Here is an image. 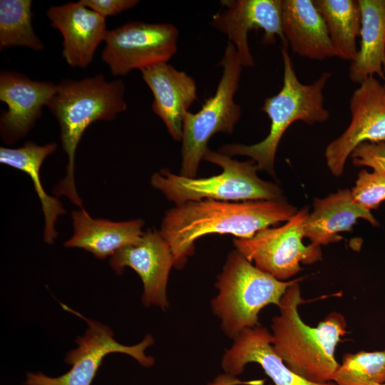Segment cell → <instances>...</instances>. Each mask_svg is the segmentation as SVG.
Returning a JSON list of instances; mask_svg holds the SVG:
<instances>
[{"label": "cell", "instance_id": "cell-1", "mask_svg": "<svg viewBox=\"0 0 385 385\" xmlns=\"http://www.w3.org/2000/svg\"><path fill=\"white\" fill-rule=\"evenodd\" d=\"M297 212L285 200L190 201L168 210L159 232L170 247L174 267L181 269L193 254L195 242L204 235L230 234L237 239L251 238L263 229L288 221Z\"/></svg>", "mask_w": 385, "mask_h": 385}, {"label": "cell", "instance_id": "cell-2", "mask_svg": "<svg viewBox=\"0 0 385 385\" xmlns=\"http://www.w3.org/2000/svg\"><path fill=\"white\" fill-rule=\"evenodd\" d=\"M300 279L287 289L279 305V314L272 319V345L292 371L317 384L333 381L340 364L334 354L347 324L343 314L329 313L317 327L307 324L300 317Z\"/></svg>", "mask_w": 385, "mask_h": 385}, {"label": "cell", "instance_id": "cell-3", "mask_svg": "<svg viewBox=\"0 0 385 385\" xmlns=\"http://www.w3.org/2000/svg\"><path fill=\"white\" fill-rule=\"evenodd\" d=\"M125 85L122 80L108 81L101 74L79 81L63 79L47 108L56 118L61 130L62 148L67 155L66 175L53 188L57 196H66L83 208L75 179V155L86 129L96 120H112L125 111Z\"/></svg>", "mask_w": 385, "mask_h": 385}, {"label": "cell", "instance_id": "cell-4", "mask_svg": "<svg viewBox=\"0 0 385 385\" xmlns=\"http://www.w3.org/2000/svg\"><path fill=\"white\" fill-rule=\"evenodd\" d=\"M287 45L281 43L283 61V84L274 96L265 99L261 110L270 119L267 137L253 145L232 143L223 145L218 152L230 155L251 158L259 170L274 176V160L282 137L294 122L303 121L309 125L324 123L329 118V111L324 106L323 91L332 73L324 71L310 84L301 83L294 71Z\"/></svg>", "mask_w": 385, "mask_h": 385}, {"label": "cell", "instance_id": "cell-5", "mask_svg": "<svg viewBox=\"0 0 385 385\" xmlns=\"http://www.w3.org/2000/svg\"><path fill=\"white\" fill-rule=\"evenodd\" d=\"M203 159L219 165L222 172L208 178H197L163 169L152 175L150 184L175 205L202 200L227 202L285 200L278 185L258 177L257 165L252 159L239 161L209 148Z\"/></svg>", "mask_w": 385, "mask_h": 385}, {"label": "cell", "instance_id": "cell-6", "mask_svg": "<svg viewBox=\"0 0 385 385\" xmlns=\"http://www.w3.org/2000/svg\"><path fill=\"white\" fill-rule=\"evenodd\" d=\"M294 280H279L232 250L217 277L218 293L211 302L224 333L234 339L245 329L259 326L260 312L268 304L278 307Z\"/></svg>", "mask_w": 385, "mask_h": 385}, {"label": "cell", "instance_id": "cell-7", "mask_svg": "<svg viewBox=\"0 0 385 385\" xmlns=\"http://www.w3.org/2000/svg\"><path fill=\"white\" fill-rule=\"evenodd\" d=\"M219 64L222 67V75L214 95L205 100L199 111H188L184 116L180 175L185 177L196 178L210 138L217 133L232 134L241 116V107L234 97L242 66L230 41Z\"/></svg>", "mask_w": 385, "mask_h": 385}, {"label": "cell", "instance_id": "cell-8", "mask_svg": "<svg viewBox=\"0 0 385 385\" xmlns=\"http://www.w3.org/2000/svg\"><path fill=\"white\" fill-rule=\"evenodd\" d=\"M309 213L303 207L282 226L263 229L251 238H235V250L260 270L287 281L302 270L301 263L312 265L322 257L321 247L302 241Z\"/></svg>", "mask_w": 385, "mask_h": 385}, {"label": "cell", "instance_id": "cell-9", "mask_svg": "<svg viewBox=\"0 0 385 385\" xmlns=\"http://www.w3.org/2000/svg\"><path fill=\"white\" fill-rule=\"evenodd\" d=\"M61 305L88 324L85 334L76 339L77 347L68 351L65 357L66 363L71 368L58 377L48 376L40 372L27 373L26 385H91L103 358L112 353L129 355L144 367L153 365L154 358L145 354V350L154 343L152 336H145L135 345L121 344L114 339L113 332L108 326Z\"/></svg>", "mask_w": 385, "mask_h": 385}, {"label": "cell", "instance_id": "cell-10", "mask_svg": "<svg viewBox=\"0 0 385 385\" xmlns=\"http://www.w3.org/2000/svg\"><path fill=\"white\" fill-rule=\"evenodd\" d=\"M178 38L172 24L130 21L108 31L101 59L113 76H124L133 69L168 63L177 51Z\"/></svg>", "mask_w": 385, "mask_h": 385}, {"label": "cell", "instance_id": "cell-11", "mask_svg": "<svg viewBox=\"0 0 385 385\" xmlns=\"http://www.w3.org/2000/svg\"><path fill=\"white\" fill-rule=\"evenodd\" d=\"M351 121L346 130L326 148L324 157L334 176L342 175L353 150L360 144L385 142V90L371 77L359 84L350 98Z\"/></svg>", "mask_w": 385, "mask_h": 385}, {"label": "cell", "instance_id": "cell-12", "mask_svg": "<svg viewBox=\"0 0 385 385\" xmlns=\"http://www.w3.org/2000/svg\"><path fill=\"white\" fill-rule=\"evenodd\" d=\"M220 4L223 8L212 16L211 25L228 36L242 66H255L248 43L253 29L263 31L265 45L274 43L277 37L287 45L282 31V0H222Z\"/></svg>", "mask_w": 385, "mask_h": 385}, {"label": "cell", "instance_id": "cell-13", "mask_svg": "<svg viewBox=\"0 0 385 385\" xmlns=\"http://www.w3.org/2000/svg\"><path fill=\"white\" fill-rule=\"evenodd\" d=\"M110 265L117 274L130 267L140 276L145 307L154 305L163 310L168 307L166 289L174 261L170 247L160 232H143L138 241L115 252L111 257Z\"/></svg>", "mask_w": 385, "mask_h": 385}, {"label": "cell", "instance_id": "cell-14", "mask_svg": "<svg viewBox=\"0 0 385 385\" xmlns=\"http://www.w3.org/2000/svg\"><path fill=\"white\" fill-rule=\"evenodd\" d=\"M58 84L39 81L15 71L0 73V101L8 110L0 118L2 140L13 144L26 135L41 116V110L57 91Z\"/></svg>", "mask_w": 385, "mask_h": 385}, {"label": "cell", "instance_id": "cell-15", "mask_svg": "<svg viewBox=\"0 0 385 385\" xmlns=\"http://www.w3.org/2000/svg\"><path fill=\"white\" fill-rule=\"evenodd\" d=\"M51 26L63 36L62 56L71 67L84 68L93 61L108 30L106 19L80 1L52 6L47 11Z\"/></svg>", "mask_w": 385, "mask_h": 385}, {"label": "cell", "instance_id": "cell-16", "mask_svg": "<svg viewBox=\"0 0 385 385\" xmlns=\"http://www.w3.org/2000/svg\"><path fill=\"white\" fill-rule=\"evenodd\" d=\"M153 95V111L162 120L171 137L181 141L184 116L197 99L194 78L168 63L140 71Z\"/></svg>", "mask_w": 385, "mask_h": 385}, {"label": "cell", "instance_id": "cell-17", "mask_svg": "<svg viewBox=\"0 0 385 385\" xmlns=\"http://www.w3.org/2000/svg\"><path fill=\"white\" fill-rule=\"evenodd\" d=\"M233 339V344L225 351L221 361L225 374L236 376L244 371L247 364L256 363L274 385H337L334 381L313 383L289 369L274 350L272 334L265 327L245 329Z\"/></svg>", "mask_w": 385, "mask_h": 385}, {"label": "cell", "instance_id": "cell-18", "mask_svg": "<svg viewBox=\"0 0 385 385\" xmlns=\"http://www.w3.org/2000/svg\"><path fill=\"white\" fill-rule=\"evenodd\" d=\"M359 218L373 226L379 225L371 211L354 201L349 189L339 190L323 198H315L313 211L309 213L304 225V238L318 247L338 242L342 240L339 233L351 231Z\"/></svg>", "mask_w": 385, "mask_h": 385}, {"label": "cell", "instance_id": "cell-19", "mask_svg": "<svg viewBox=\"0 0 385 385\" xmlns=\"http://www.w3.org/2000/svg\"><path fill=\"white\" fill-rule=\"evenodd\" d=\"M282 31L291 50L311 60L335 56L324 21L312 0H282Z\"/></svg>", "mask_w": 385, "mask_h": 385}, {"label": "cell", "instance_id": "cell-20", "mask_svg": "<svg viewBox=\"0 0 385 385\" xmlns=\"http://www.w3.org/2000/svg\"><path fill=\"white\" fill-rule=\"evenodd\" d=\"M71 217L73 234L64 246L83 249L100 260L135 242L143 234L141 219L115 222L93 218L83 208L73 211Z\"/></svg>", "mask_w": 385, "mask_h": 385}, {"label": "cell", "instance_id": "cell-21", "mask_svg": "<svg viewBox=\"0 0 385 385\" xmlns=\"http://www.w3.org/2000/svg\"><path fill=\"white\" fill-rule=\"evenodd\" d=\"M361 9V42L349 77L361 83L378 76L385 80V0H358Z\"/></svg>", "mask_w": 385, "mask_h": 385}, {"label": "cell", "instance_id": "cell-22", "mask_svg": "<svg viewBox=\"0 0 385 385\" xmlns=\"http://www.w3.org/2000/svg\"><path fill=\"white\" fill-rule=\"evenodd\" d=\"M56 148L55 143L39 145L31 141L19 148H0V163L26 173L32 180L44 215L43 240L47 244L53 243L58 235L55 229L57 218L66 212L57 197L46 192L40 179L41 166Z\"/></svg>", "mask_w": 385, "mask_h": 385}, {"label": "cell", "instance_id": "cell-23", "mask_svg": "<svg viewBox=\"0 0 385 385\" xmlns=\"http://www.w3.org/2000/svg\"><path fill=\"white\" fill-rule=\"evenodd\" d=\"M313 3L324 21L335 56L354 61L361 21L358 0H314Z\"/></svg>", "mask_w": 385, "mask_h": 385}, {"label": "cell", "instance_id": "cell-24", "mask_svg": "<svg viewBox=\"0 0 385 385\" xmlns=\"http://www.w3.org/2000/svg\"><path fill=\"white\" fill-rule=\"evenodd\" d=\"M31 0L0 1V49L26 46L41 51L44 46L32 26Z\"/></svg>", "mask_w": 385, "mask_h": 385}, {"label": "cell", "instance_id": "cell-25", "mask_svg": "<svg viewBox=\"0 0 385 385\" xmlns=\"http://www.w3.org/2000/svg\"><path fill=\"white\" fill-rule=\"evenodd\" d=\"M336 374L366 381L384 383L385 349L346 353Z\"/></svg>", "mask_w": 385, "mask_h": 385}, {"label": "cell", "instance_id": "cell-26", "mask_svg": "<svg viewBox=\"0 0 385 385\" xmlns=\"http://www.w3.org/2000/svg\"><path fill=\"white\" fill-rule=\"evenodd\" d=\"M354 201L367 210L378 208L385 200V170H361L351 190Z\"/></svg>", "mask_w": 385, "mask_h": 385}, {"label": "cell", "instance_id": "cell-27", "mask_svg": "<svg viewBox=\"0 0 385 385\" xmlns=\"http://www.w3.org/2000/svg\"><path fill=\"white\" fill-rule=\"evenodd\" d=\"M350 156L355 166L385 170V142L363 143L353 150Z\"/></svg>", "mask_w": 385, "mask_h": 385}, {"label": "cell", "instance_id": "cell-28", "mask_svg": "<svg viewBox=\"0 0 385 385\" xmlns=\"http://www.w3.org/2000/svg\"><path fill=\"white\" fill-rule=\"evenodd\" d=\"M79 1L105 19L128 10L140 2L138 0H81Z\"/></svg>", "mask_w": 385, "mask_h": 385}, {"label": "cell", "instance_id": "cell-29", "mask_svg": "<svg viewBox=\"0 0 385 385\" xmlns=\"http://www.w3.org/2000/svg\"><path fill=\"white\" fill-rule=\"evenodd\" d=\"M253 384L254 382L252 380L242 381L236 376H233L225 373L217 376L207 385H253Z\"/></svg>", "mask_w": 385, "mask_h": 385}, {"label": "cell", "instance_id": "cell-30", "mask_svg": "<svg viewBox=\"0 0 385 385\" xmlns=\"http://www.w3.org/2000/svg\"><path fill=\"white\" fill-rule=\"evenodd\" d=\"M337 385H385L384 383L366 381L349 376L336 374L334 380Z\"/></svg>", "mask_w": 385, "mask_h": 385}, {"label": "cell", "instance_id": "cell-31", "mask_svg": "<svg viewBox=\"0 0 385 385\" xmlns=\"http://www.w3.org/2000/svg\"><path fill=\"white\" fill-rule=\"evenodd\" d=\"M384 76H385V66L384 67ZM385 81V80H384ZM383 86L384 88V90H385V82L383 84Z\"/></svg>", "mask_w": 385, "mask_h": 385}, {"label": "cell", "instance_id": "cell-32", "mask_svg": "<svg viewBox=\"0 0 385 385\" xmlns=\"http://www.w3.org/2000/svg\"><path fill=\"white\" fill-rule=\"evenodd\" d=\"M384 349H385V347H384Z\"/></svg>", "mask_w": 385, "mask_h": 385}]
</instances>
